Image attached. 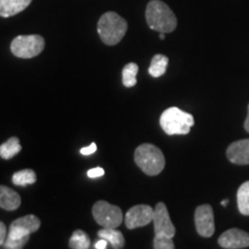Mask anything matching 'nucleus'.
<instances>
[{
    "label": "nucleus",
    "instance_id": "obj_7",
    "mask_svg": "<svg viewBox=\"0 0 249 249\" xmlns=\"http://www.w3.org/2000/svg\"><path fill=\"white\" fill-rule=\"evenodd\" d=\"M154 218V208L147 204L134 205L124 216V224L129 230L147 226Z\"/></svg>",
    "mask_w": 249,
    "mask_h": 249
},
{
    "label": "nucleus",
    "instance_id": "obj_11",
    "mask_svg": "<svg viewBox=\"0 0 249 249\" xmlns=\"http://www.w3.org/2000/svg\"><path fill=\"white\" fill-rule=\"evenodd\" d=\"M229 160L236 165H249V139L231 143L226 150Z\"/></svg>",
    "mask_w": 249,
    "mask_h": 249
},
{
    "label": "nucleus",
    "instance_id": "obj_27",
    "mask_svg": "<svg viewBox=\"0 0 249 249\" xmlns=\"http://www.w3.org/2000/svg\"><path fill=\"white\" fill-rule=\"evenodd\" d=\"M245 129L249 133V105H248V116L245 120Z\"/></svg>",
    "mask_w": 249,
    "mask_h": 249
},
{
    "label": "nucleus",
    "instance_id": "obj_12",
    "mask_svg": "<svg viewBox=\"0 0 249 249\" xmlns=\"http://www.w3.org/2000/svg\"><path fill=\"white\" fill-rule=\"evenodd\" d=\"M33 0H0V17L11 18L23 12Z\"/></svg>",
    "mask_w": 249,
    "mask_h": 249
},
{
    "label": "nucleus",
    "instance_id": "obj_24",
    "mask_svg": "<svg viewBox=\"0 0 249 249\" xmlns=\"http://www.w3.org/2000/svg\"><path fill=\"white\" fill-rule=\"evenodd\" d=\"M7 229H6V225L2 222H0V246L5 244L6 238H7Z\"/></svg>",
    "mask_w": 249,
    "mask_h": 249
},
{
    "label": "nucleus",
    "instance_id": "obj_23",
    "mask_svg": "<svg viewBox=\"0 0 249 249\" xmlns=\"http://www.w3.org/2000/svg\"><path fill=\"white\" fill-rule=\"evenodd\" d=\"M105 174V171L104 169H102V167H95V169H91L88 171V177L89 178H101Z\"/></svg>",
    "mask_w": 249,
    "mask_h": 249
},
{
    "label": "nucleus",
    "instance_id": "obj_29",
    "mask_svg": "<svg viewBox=\"0 0 249 249\" xmlns=\"http://www.w3.org/2000/svg\"><path fill=\"white\" fill-rule=\"evenodd\" d=\"M229 203V200H224V201H222V205L223 207H225V205Z\"/></svg>",
    "mask_w": 249,
    "mask_h": 249
},
{
    "label": "nucleus",
    "instance_id": "obj_6",
    "mask_svg": "<svg viewBox=\"0 0 249 249\" xmlns=\"http://www.w3.org/2000/svg\"><path fill=\"white\" fill-rule=\"evenodd\" d=\"M92 216L99 225L105 229H117L123 223V211L117 205L107 201H98L92 207Z\"/></svg>",
    "mask_w": 249,
    "mask_h": 249
},
{
    "label": "nucleus",
    "instance_id": "obj_1",
    "mask_svg": "<svg viewBox=\"0 0 249 249\" xmlns=\"http://www.w3.org/2000/svg\"><path fill=\"white\" fill-rule=\"evenodd\" d=\"M145 18L149 28L158 33H172L178 24V20L172 9L160 0L149 1L145 9Z\"/></svg>",
    "mask_w": 249,
    "mask_h": 249
},
{
    "label": "nucleus",
    "instance_id": "obj_19",
    "mask_svg": "<svg viewBox=\"0 0 249 249\" xmlns=\"http://www.w3.org/2000/svg\"><path fill=\"white\" fill-rule=\"evenodd\" d=\"M36 173L35 171L33 170H22V171H18V172L13 174V179L12 181L15 186L18 187H26L29 185H33V183L36 182Z\"/></svg>",
    "mask_w": 249,
    "mask_h": 249
},
{
    "label": "nucleus",
    "instance_id": "obj_22",
    "mask_svg": "<svg viewBox=\"0 0 249 249\" xmlns=\"http://www.w3.org/2000/svg\"><path fill=\"white\" fill-rule=\"evenodd\" d=\"M174 246L173 238L165 235H155L154 248L155 249H173Z\"/></svg>",
    "mask_w": 249,
    "mask_h": 249
},
{
    "label": "nucleus",
    "instance_id": "obj_14",
    "mask_svg": "<svg viewBox=\"0 0 249 249\" xmlns=\"http://www.w3.org/2000/svg\"><path fill=\"white\" fill-rule=\"evenodd\" d=\"M97 234L99 238L105 239L112 246V248L120 249L124 246V238L123 233L118 231L117 229H105V227H103L102 230H99Z\"/></svg>",
    "mask_w": 249,
    "mask_h": 249
},
{
    "label": "nucleus",
    "instance_id": "obj_2",
    "mask_svg": "<svg viewBox=\"0 0 249 249\" xmlns=\"http://www.w3.org/2000/svg\"><path fill=\"white\" fill-rule=\"evenodd\" d=\"M127 24L126 20L121 18L116 12H107L99 18L97 24L98 35L107 45H117L126 35Z\"/></svg>",
    "mask_w": 249,
    "mask_h": 249
},
{
    "label": "nucleus",
    "instance_id": "obj_18",
    "mask_svg": "<svg viewBox=\"0 0 249 249\" xmlns=\"http://www.w3.org/2000/svg\"><path fill=\"white\" fill-rule=\"evenodd\" d=\"M236 202L241 214L249 216V181H246L239 187L236 193Z\"/></svg>",
    "mask_w": 249,
    "mask_h": 249
},
{
    "label": "nucleus",
    "instance_id": "obj_5",
    "mask_svg": "<svg viewBox=\"0 0 249 249\" xmlns=\"http://www.w3.org/2000/svg\"><path fill=\"white\" fill-rule=\"evenodd\" d=\"M44 48L45 40L39 35H21L15 37L11 43L12 53L22 59L37 57Z\"/></svg>",
    "mask_w": 249,
    "mask_h": 249
},
{
    "label": "nucleus",
    "instance_id": "obj_8",
    "mask_svg": "<svg viewBox=\"0 0 249 249\" xmlns=\"http://www.w3.org/2000/svg\"><path fill=\"white\" fill-rule=\"evenodd\" d=\"M195 227L198 234L203 238H210L214 233L213 210L209 204L198 205L195 210Z\"/></svg>",
    "mask_w": 249,
    "mask_h": 249
},
{
    "label": "nucleus",
    "instance_id": "obj_3",
    "mask_svg": "<svg viewBox=\"0 0 249 249\" xmlns=\"http://www.w3.org/2000/svg\"><path fill=\"white\" fill-rule=\"evenodd\" d=\"M134 160L147 176H158L165 167V157L158 147L143 143L134 152Z\"/></svg>",
    "mask_w": 249,
    "mask_h": 249
},
{
    "label": "nucleus",
    "instance_id": "obj_16",
    "mask_svg": "<svg viewBox=\"0 0 249 249\" xmlns=\"http://www.w3.org/2000/svg\"><path fill=\"white\" fill-rule=\"evenodd\" d=\"M21 150H22V147L20 144V140L13 136L0 145V157L6 160H12Z\"/></svg>",
    "mask_w": 249,
    "mask_h": 249
},
{
    "label": "nucleus",
    "instance_id": "obj_21",
    "mask_svg": "<svg viewBox=\"0 0 249 249\" xmlns=\"http://www.w3.org/2000/svg\"><path fill=\"white\" fill-rule=\"evenodd\" d=\"M90 247V239L88 234L82 230L74 231L70 239V248L73 249H88Z\"/></svg>",
    "mask_w": 249,
    "mask_h": 249
},
{
    "label": "nucleus",
    "instance_id": "obj_9",
    "mask_svg": "<svg viewBox=\"0 0 249 249\" xmlns=\"http://www.w3.org/2000/svg\"><path fill=\"white\" fill-rule=\"evenodd\" d=\"M152 222H154L155 235H165L170 236V238H173L176 235V227L171 222L170 213L163 202H160L155 207Z\"/></svg>",
    "mask_w": 249,
    "mask_h": 249
},
{
    "label": "nucleus",
    "instance_id": "obj_4",
    "mask_svg": "<svg viewBox=\"0 0 249 249\" xmlns=\"http://www.w3.org/2000/svg\"><path fill=\"white\" fill-rule=\"evenodd\" d=\"M160 124L167 135H186L191 132L195 120L191 113L173 107L161 113Z\"/></svg>",
    "mask_w": 249,
    "mask_h": 249
},
{
    "label": "nucleus",
    "instance_id": "obj_10",
    "mask_svg": "<svg viewBox=\"0 0 249 249\" xmlns=\"http://www.w3.org/2000/svg\"><path fill=\"white\" fill-rule=\"evenodd\" d=\"M218 244L225 249H242L249 247V233L239 229L227 230L218 238Z\"/></svg>",
    "mask_w": 249,
    "mask_h": 249
},
{
    "label": "nucleus",
    "instance_id": "obj_15",
    "mask_svg": "<svg viewBox=\"0 0 249 249\" xmlns=\"http://www.w3.org/2000/svg\"><path fill=\"white\" fill-rule=\"evenodd\" d=\"M11 226L18 227V229L23 230V231L28 232L29 234H33V233H35L40 227V220L35 214H28V216L20 217L18 219H15L11 224Z\"/></svg>",
    "mask_w": 249,
    "mask_h": 249
},
{
    "label": "nucleus",
    "instance_id": "obj_13",
    "mask_svg": "<svg viewBox=\"0 0 249 249\" xmlns=\"http://www.w3.org/2000/svg\"><path fill=\"white\" fill-rule=\"evenodd\" d=\"M21 205V197L17 192L6 186L0 185V208L13 211Z\"/></svg>",
    "mask_w": 249,
    "mask_h": 249
},
{
    "label": "nucleus",
    "instance_id": "obj_20",
    "mask_svg": "<svg viewBox=\"0 0 249 249\" xmlns=\"http://www.w3.org/2000/svg\"><path fill=\"white\" fill-rule=\"evenodd\" d=\"M139 66L135 62H129L123 70V85L126 88H132V87L136 86L138 80H136V75H138Z\"/></svg>",
    "mask_w": 249,
    "mask_h": 249
},
{
    "label": "nucleus",
    "instance_id": "obj_26",
    "mask_svg": "<svg viewBox=\"0 0 249 249\" xmlns=\"http://www.w3.org/2000/svg\"><path fill=\"white\" fill-rule=\"evenodd\" d=\"M107 244H108V242L105 240V239L101 238V240H98L95 244V248L96 249H105V248H107Z\"/></svg>",
    "mask_w": 249,
    "mask_h": 249
},
{
    "label": "nucleus",
    "instance_id": "obj_25",
    "mask_svg": "<svg viewBox=\"0 0 249 249\" xmlns=\"http://www.w3.org/2000/svg\"><path fill=\"white\" fill-rule=\"evenodd\" d=\"M96 150H97V145H96V143H91V144H90L89 147H85V148L81 149L80 152L82 155L87 156V155L93 154V152H96Z\"/></svg>",
    "mask_w": 249,
    "mask_h": 249
},
{
    "label": "nucleus",
    "instance_id": "obj_28",
    "mask_svg": "<svg viewBox=\"0 0 249 249\" xmlns=\"http://www.w3.org/2000/svg\"><path fill=\"white\" fill-rule=\"evenodd\" d=\"M160 39H165V34L164 33H160Z\"/></svg>",
    "mask_w": 249,
    "mask_h": 249
},
{
    "label": "nucleus",
    "instance_id": "obj_17",
    "mask_svg": "<svg viewBox=\"0 0 249 249\" xmlns=\"http://www.w3.org/2000/svg\"><path fill=\"white\" fill-rule=\"evenodd\" d=\"M167 65H169V58L164 54H156L151 59V64L149 66V74L152 77H160L166 73Z\"/></svg>",
    "mask_w": 249,
    "mask_h": 249
}]
</instances>
